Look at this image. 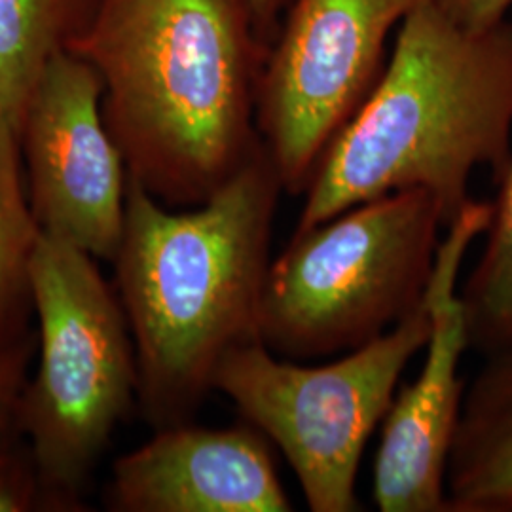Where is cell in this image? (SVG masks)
<instances>
[{
	"label": "cell",
	"instance_id": "277c9868",
	"mask_svg": "<svg viewBox=\"0 0 512 512\" xmlns=\"http://www.w3.org/2000/svg\"><path fill=\"white\" fill-rule=\"evenodd\" d=\"M31 281L37 355L19 401V429L50 512L86 511L84 494L112 435L137 410L135 344L97 258L42 234Z\"/></svg>",
	"mask_w": 512,
	"mask_h": 512
},
{
	"label": "cell",
	"instance_id": "4fadbf2b",
	"mask_svg": "<svg viewBox=\"0 0 512 512\" xmlns=\"http://www.w3.org/2000/svg\"><path fill=\"white\" fill-rule=\"evenodd\" d=\"M40 236L27 194L18 129L0 118V349L35 332L31 268Z\"/></svg>",
	"mask_w": 512,
	"mask_h": 512
},
{
	"label": "cell",
	"instance_id": "7c38bea8",
	"mask_svg": "<svg viewBox=\"0 0 512 512\" xmlns=\"http://www.w3.org/2000/svg\"><path fill=\"white\" fill-rule=\"evenodd\" d=\"M99 0H0V118H19L46 65L90 27Z\"/></svg>",
	"mask_w": 512,
	"mask_h": 512
},
{
	"label": "cell",
	"instance_id": "5b68a950",
	"mask_svg": "<svg viewBox=\"0 0 512 512\" xmlns=\"http://www.w3.org/2000/svg\"><path fill=\"white\" fill-rule=\"evenodd\" d=\"M444 228L435 196L410 188L294 232L268 270L260 342L311 361L382 336L423 302Z\"/></svg>",
	"mask_w": 512,
	"mask_h": 512
},
{
	"label": "cell",
	"instance_id": "52a82bcc",
	"mask_svg": "<svg viewBox=\"0 0 512 512\" xmlns=\"http://www.w3.org/2000/svg\"><path fill=\"white\" fill-rule=\"evenodd\" d=\"M420 2H289L256 99V129L285 194H306L330 145L380 80L389 35Z\"/></svg>",
	"mask_w": 512,
	"mask_h": 512
},
{
	"label": "cell",
	"instance_id": "6da1fadb",
	"mask_svg": "<svg viewBox=\"0 0 512 512\" xmlns=\"http://www.w3.org/2000/svg\"><path fill=\"white\" fill-rule=\"evenodd\" d=\"M270 48L251 0H99L69 52L101 76L129 179L183 209L262 145L256 99Z\"/></svg>",
	"mask_w": 512,
	"mask_h": 512
},
{
	"label": "cell",
	"instance_id": "3957f363",
	"mask_svg": "<svg viewBox=\"0 0 512 512\" xmlns=\"http://www.w3.org/2000/svg\"><path fill=\"white\" fill-rule=\"evenodd\" d=\"M511 154L512 19L469 29L423 0L317 167L294 232L410 188L431 192L448 226L471 200L476 169L499 181Z\"/></svg>",
	"mask_w": 512,
	"mask_h": 512
},
{
	"label": "cell",
	"instance_id": "9a60e30c",
	"mask_svg": "<svg viewBox=\"0 0 512 512\" xmlns=\"http://www.w3.org/2000/svg\"><path fill=\"white\" fill-rule=\"evenodd\" d=\"M50 512L25 437L0 442V512Z\"/></svg>",
	"mask_w": 512,
	"mask_h": 512
},
{
	"label": "cell",
	"instance_id": "ac0fdd59",
	"mask_svg": "<svg viewBox=\"0 0 512 512\" xmlns=\"http://www.w3.org/2000/svg\"><path fill=\"white\" fill-rule=\"evenodd\" d=\"M255 8L256 21L266 40L274 42L281 18L291 0H251Z\"/></svg>",
	"mask_w": 512,
	"mask_h": 512
},
{
	"label": "cell",
	"instance_id": "30bf717a",
	"mask_svg": "<svg viewBox=\"0 0 512 512\" xmlns=\"http://www.w3.org/2000/svg\"><path fill=\"white\" fill-rule=\"evenodd\" d=\"M114 512H289L272 444L249 423L205 427L188 421L112 465L103 495Z\"/></svg>",
	"mask_w": 512,
	"mask_h": 512
},
{
	"label": "cell",
	"instance_id": "8fae6325",
	"mask_svg": "<svg viewBox=\"0 0 512 512\" xmlns=\"http://www.w3.org/2000/svg\"><path fill=\"white\" fill-rule=\"evenodd\" d=\"M446 494L450 512H512V344L467 384Z\"/></svg>",
	"mask_w": 512,
	"mask_h": 512
},
{
	"label": "cell",
	"instance_id": "7a4b0ae2",
	"mask_svg": "<svg viewBox=\"0 0 512 512\" xmlns=\"http://www.w3.org/2000/svg\"><path fill=\"white\" fill-rule=\"evenodd\" d=\"M264 143L205 202L167 207L129 179L114 289L139 368L137 410L156 429L196 420L220 361L260 342L279 196Z\"/></svg>",
	"mask_w": 512,
	"mask_h": 512
},
{
	"label": "cell",
	"instance_id": "2e32d148",
	"mask_svg": "<svg viewBox=\"0 0 512 512\" xmlns=\"http://www.w3.org/2000/svg\"><path fill=\"white\" fill-rule=\"evenodd\" d=\"M37 329L10 348L0 349V442L23 437L19 401L37 355Z\"/></svg>",
	"mask_w": 512,
	"mask_h": 512
},
{
	"label": "cell",
	"instance_id": "9c48e42d",
	"mask_svg": "<svg viewBox=\"0 0 512 512\" xmlns=\"http://www.w3.org/2000/svg\"><path fill=\"white\" fill-rule=\"evenodd\" d=\"M492 215L494 202L471 198L442 232L425 291L431 332L423 366L397 391L374 458L372 499L382 512H450L446 473L467 389L459 368L471 349L459 277Z\"/></svg>",
	"mask_w": 512,
	"mask_h": 512
},
{
	"label": "cell",
	"instance_id": "e0dca14e",
	"mask_svg": "<svg viewBox=\"0 0 512 512\" xmlns=\"http://www.w3.org/2000/svg\"><path fill=\"white\" fill-rule=\"evenodd\" d=\"M440 10L469 29H490L509 19L512 0H433Z\"/></svg>",
	"mask_w": 512,
	"mask_h": 512
},
{
	"label": "cell",
	"instance_id": "5bb4252c",
	"mask_svg": "<svg viewBox=\"0 0 512 512\" xmlns=\"http://www.w3.org/2000/svg\"><path fill=\"white\" fill-rule=\"evenodd\" d=\"M497 183L482 251L459 287L471 349L482 357L512 344V154Z\"/></svg>",
	"mask_w": 512,
	"mask_h": 512
},
{
	"label": "cell",
	"instance_id": "ba28073f",
	"mask_svg": "<svg viewBox=\"0 0 512 512\" xmlns=\"http://www.w3.org/2000/svg\"><path fill=\"white\" fill-rule=\"evenodd\" d=\"M101 101L93 65L61 52L38 78L18 139L40 232L110 264L124 234L129 173Z\"/></svg>",
	"mask_w": 512,
	"mask_h": 512
},
{
	"label": "cell",
	"instance_id": "8992f818",
	"mask_svg": "<svg viewBox=\"0 0 512 512\" xmlns=\"http://www.w3.org/2000/svg\"><path fill=\"white\" fill-rule=\"evenodd\" d=\"M429 332L423 298L393 329L325 365H300L262 342L243 344L220 361L215 391L287 459L310 511H359L357 476L366 444Z\"/></svg>",
	"mask_w": 512,
	"mask_h": 512
}]
</instances>
